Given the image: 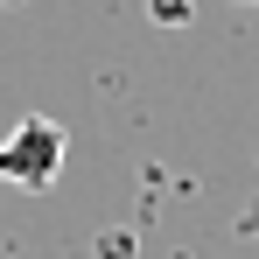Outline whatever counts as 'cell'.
Masks as SVG:
<instances>
[{"mask_svg":"<svg viewBox=\"0 0 259 259\" xmlns=\"http://www.w3.org/2000/svg\"><path fill=\"white\" fill-rule=\"evenodd\" d=\"M63 154H70L63 126L42 119V112H28V119H14V133L0 140V182L42 196V189H56V175H63Z\"/></svg>","mask_w":259,"mask_h":259,"instance_id":"6da1fadb","label":"cell"},{"mask_svg":"<svg viewBox=\"0 0 259 259\" xmlns=\"http://www.w3.org/2000/svg\"><path fill=\"white\" fill-rule=\"evenodd\" d=\"M147 7H154L161 28H182V21H189V0H147Z\"/></svg>","mask_w":259,"mask_h":259,"instance_id":"7a4b0ae2","label":"cell"},{"mask_svg":"<svg viewBox=\"0 0 259 259\" xmlns=\"http://www.w3.org/2000/svg\"><path fill=\"white\" fill-rule=\"evenodd\" d=\"M238 231H245V238H259V203H252V210H238Z\"/></svg>","mask_w":259,"mask_h":259,"instance_id":"3957f363","label":"cell"},{"mask_svg":"<svg viewBox=\"0 0 259 259\" xmlns=\"http://www.w3.org/2000/svg\"><path fill=\"white\" fill-rule=\"evenodd\" d=\"M238 7H259V0H238Z\"/></svg>","mask_w":259,"mask_h":259,"instance_id":"277c9868","label":"cell"},{"mask_svg":"<svg viewBox=\"0 0 259 259\" xmlns=\"http://www.w3.org/2000/svg\"><path fill=\"white\" fill-rule=\"evenodd\" d=\"M0 7H7V0H0Z\"/></svg>","mask_w":259,"mask_h":259,"instance_id":"5b68a950","label":"cell"}]
</instances>
